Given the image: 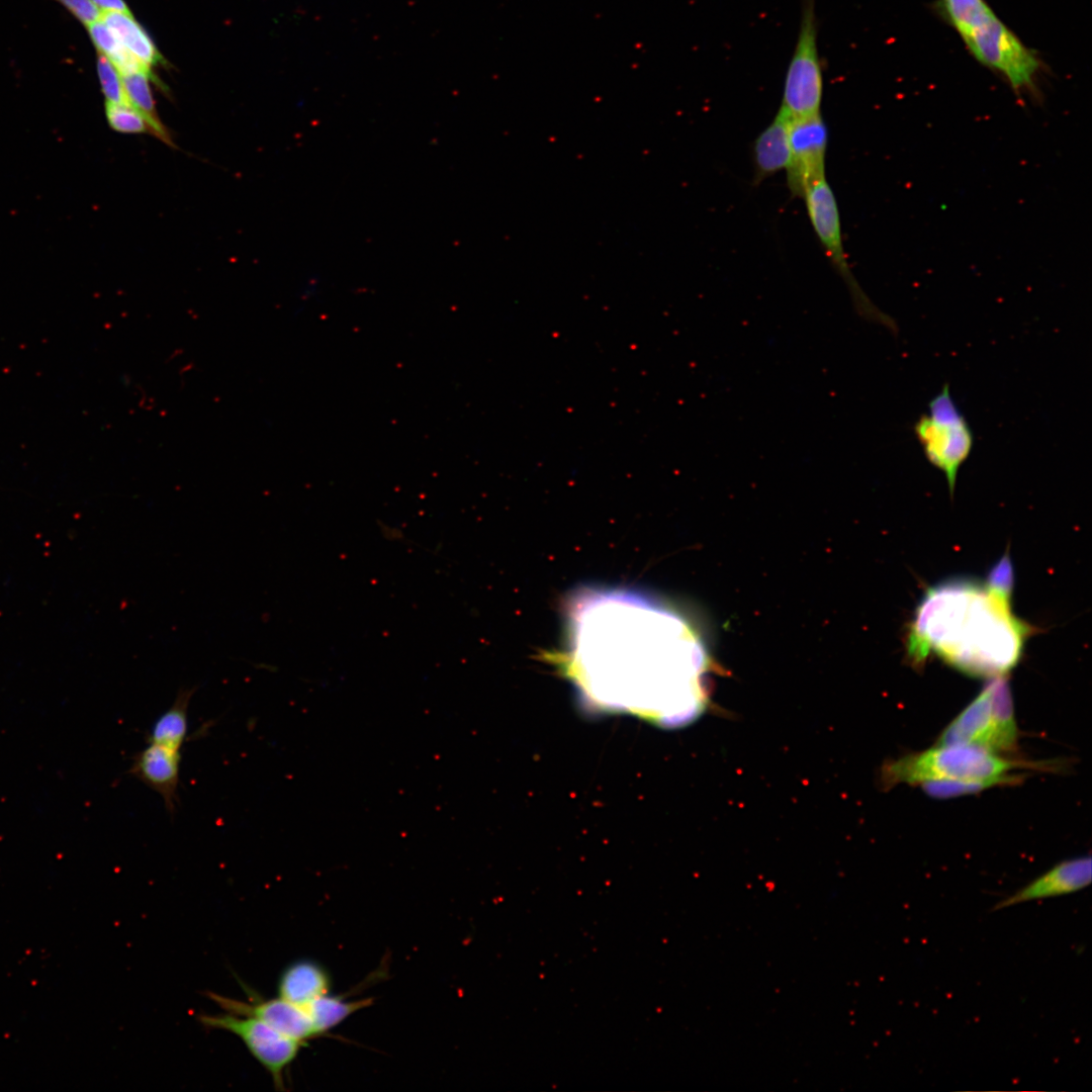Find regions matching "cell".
<instances>
[{
	"label": "cell",
	"mask_w": 1092,
	"mask_h": 1092,
	"mask_svg": "<svg viewBox=\"0 0 1092 1092\" xmlns=\"http://www.w3.org/2000/svg\"><path fill=\"white\" fill-rule=\"evenodd\" d=\"M568 631L565 661L584 693L630 708L654 703L662 713L665 705L670 724L669 713L679 724L710 704L705 648L657 599L627 588H582L571 598Z\"/></svg>",
	"instance_id": "6da1fadb"
},
{
	"label": "cell",
	"mask_w": 1092,
	"mask_h": 1092,
	"mask_svg": "<svg viewBox=\"0 0 1092 1092\" xmlns=\"http://www.w3.org/2000/svg\"><path fill=\"white\" fill-rule=\"evenodd\" d=\"M1010 601L971 580L931 587L915 611L908 657L921 664L935 653L969 674L1004 675L1018 662L1030 633Z\"/></svg>",
	"instance_id": "7a4b0ae2"
},
{
	"label": "cell",
	"mask_w": 1092,
	"mask_h": 1092,
	"mask_svg": "<svg viewBox=\"0 0 1092 1092\" xmlns=\"http://www.w3.org/2000/svg\"><path fill=\"white\" fill-rule=\"evenodd\" d=\"M936 8L962 37L971 55L1001 75L1016 94L1036 91L1039 59L985 0H938Z\"/></svg>",
	"instance_id": "3957f363"
},
{
	"label": "cell",
	"mask_w": 1092,
	"mask_h": 1092,
	"mask_svg": "<svg viewBox=\"0 0 1092 1092\" xmlns=\"http://www.w3.org/2000/svg\"><path fill=\"white\" fill-rule=\"evenodd\" d=\"M1029 763L1002 757L976 744L934 745L927 750L889 761L882 768V783L917 785L927 780L985 781L998 785L1017 782L1014 768Z\"/></svg>",
	"instance_id": "277c9868"
},
{
	"label": "cell",
	"mask_w": 1092,
	"mask_h": 1092,
	"mask_svg": "<svg viewBox=\"0 0 1092 1092\" xmlns=\"http://www.w3.org/2000/svg\"><path fill=\"white\" fill-rule=\"evenodd\" d=\"M927 461L940 470L953 494L960 468L972 453L975 436L946 383L913 427Z\"/></svg>",
	"instance_id": "5b68a950"
},
{
	"label": "cell",
	"mask_w": 1092,
	"mask_h": 1092,
	"mask_svg": "<svg viewBox=\"0 0 1092 1092\" xmlns=\"http://www.w3.org/2000/svg\"><path fill=\"white\" fill-rule=\"evenodd\" d=\"M807 213L812 228L833 267L844 281L853 305L866 320L896 331L891 316L881 311L867 296L855 280L843 249L838 205L826 177L814 182L805 192Z\"/></svg>",
	"instance_id": "8992f818"
},
{
	"label": "cell",
	"mask_w": 1092,
	"mask_h": 1092,
	"mask_svg": "<svg viewBox=\"0 0 1092 1092\" xmlns=\"http://www.w3.org/2000/svg\"><path fill=\"white\" fill-rule=\"evenodd\" d=\"M817 34L815 0H802L800 30L788 67L780 107L791 119L820 113L823 75Z\"/></svg>",
	"instance_id": "52a82bcc"
},
{
	"label": "cell",
	"mask_w": 1092,
	"mask_h": 1092,
	"mask_svg": "<svg viewBox=\"0 0 1092 1092\" xmlns=\"http://www.w3.org/2000/svg\"><path fill=\"white\" fill-rule=\"evenodd\" d=\"M199 1020L209 1028L222 1029L238 1036L250 1054L270 1074L275 1087L283 1088L284 1071L296 1059L303 1043L280 1033L253 1016L225 1012L217 1015H201Z\"/></svg>",
	"instance_id": "ba28073f"
},
{
	"label": "cell",
	"mask_w": 1092,
	"mask_h": 1092,
	"mask_svg": "<svg viewBox=\"0 0 1092 1092\" xmlns=\"http://www.w3.org/2000/svg\"><path fill=\"white\" fill-rule=\"evenodd\" d=\"M789 142L787 185L794 197L803 198L814 182L826 177L828 129L821 114L790 119Z\"/></svg>",
	"instance_id": "9c48e42d"
},
{
	"label": "cell",
	"mask_w": 1092,
	"mask_h": 1092,
	"mask_svg": "<svg viewBox=\"0 0 1092 1092\" xmlns=\"http://www.w3.org/2000/svg\"><path fill=\"white\" fill-rule=\"evenodd\" d=\"M209 997L225 1012L256 1017L280 1033L303 1044L306 1040L317 1036L305 1009L279 996L251 1002L239 1001L217 994H209Z\"/></svg>",
	"instance_id": "30bf717a"
},
{
	"label": "cell",
	"mask_w": 1092,
	"mask_h": 1092,
	"mask_svg": "<svg viewBox=\"0 0 1092 1092\" xmlns=\"http://www.w3.org/2000/svg\"><path fill=\"white\" fill-rule=\"evenodd\" d=\"M1091 876L1092 863L1090 856L1064 860L1026 886L997 902L992 907V910L997 911L1024 902L1080 891L1091 883Z\"/></svg>",
	"instance_id": "8fae6325"
},
{
	"label": "cell",
	"mask_w": 1092,
	"mask_h": 1092,
	"mask_svg": "<svg viewBox=\"0 0 1092 1092\" xmlns=\"http://www.w3.org/2000/svg\"><path fill=\"white\" fill-rule=\"evenodd\" d=\"M180 761L181 751L148 743L133 756L129 767V775L161 796L170 814L174 813L178 801Z\"/></svg>",
	"instance_id": "7c38bea8"
},
{
	"label": "cell",
	"mask_w": 1092,
	"mask_h": 1092,
	"mask_svg": "<svg viewBox=\"0 0 1092 1092\" xmlns=\"http://www.w3.org/2000/svg\"><path fill=\"white\" fill-rule=\"evenodd\" d=\"M993 737L991 692L987 685L942 730L934 745L976 744L992 750Z\"/></svg>",
	"instance_id": "4fadbf2b"
},
{
	"label": "cell",
	"mask_w": 1092,
	"mask_h": 1092,
	"mask_svg": "<svg viewBox=\"0 0 1092 1092\" xmlns=\"http://www.w3.org/2000/svg\"><path fill=\"white\" fill-rule=\"evenodd\" d=\"M790 119L779 109L775 118L754 140L752 145L754 185L788 168L791 160Z\"/></svg>",
	"instance_id": "5bb4252c"
},
{
	"label": "cell",
	"mask_w": 1092,
	"mask_h": 1092,
	"mask_svg": "<svg viewBox=\"0 0 1092 1092\" xmlns=\"http://www.w3.org/2000/svg\"><path fill=\"white\" fill-rule=\"evenodd\" d=\"M331 987V975L324 966L315 961L302 959L289 964L283 970L277 991L279 997L303 1007L315 998L329 994Z\"/></svg>",
	"instance_id": "9a60e30c"
},
{
	"label": "cell",
	"mask_w": 1092,
	"mask_h": 1092,
	"mask_svg": "<svg viewBox=\"0 0 1092 1092\" xmlns=\"http://www.w3.org/2000/svg\"><path fill=\"white\" fill-rule=\"evenodd\" d=\"M994 721L992 750L1010 752L1017 747L1018 730L1008 680L1004 675L992 677L988 682Z\"/></svg>",
	"instance_id": "2e32d148"
},
{
	"label": "cell",
	"mask_w": 1092,
	"mask_h": 1092,
	"mask_svg": "<svg viewBox=\"0 0 1092 1092\" xmlns=\"http://www.w3.org/2000/svg\"><path fill=\"white\" fill-rule=\"evenodd\" d=\"M195 688H181L170 706L154 723L148 743L181 751L188 733V708Z\"/></svg>",
	"instance_id": "e0dca14e"
},
{
	"label": "cell",
	"mask_w": 1092,
	"mask_h": 1092,
	"mask_svg": "<svg viewBox=\"0 0 1092 1092\" xmlns=\"http://www.w3.org/2000/svg\"><path fill=\"white\" fill-rule=\"evenodd\" d=\"M101 20L120 43L145 65L152 68L163 62L157 47L131 13L104 12Z\"/></svg>",
	"instance_id": "ac0fdd59"
},
{
	"label": "cell",
	"mask_w": 1092,
	"mask_h": 1092,
	"mask_svg": "<svg viewBox=\"0 0 1092 1092\" xmlns=\"http://www.w3.org/2000/svg\"><path fill=\"white\" fill-rule=\"evenodd\" d=\"M372 1002L371 998L348 1000L343 996L329 993L315 998L303 1008L318 1036L337 1027L355 1012L369 1007Z\"/></svg>",
	"instance_id": "d6986e66"
},
{
	"label": "cell",
	"mask_w": 1092,
	"mask_h": 1092,
	"mask_svg": "<svg viewBox=\"0 0 1092 1092\" xmlns=\"http://www.w3.org/2000/svg\"><path fill=\"white\" fill-rule=\"evenodd\" d=\"M154 78V75L140 72L122 76V82L129 104L145 117L151 127L152 134L168 146L173 147L172 138L160 120L156 109L150 85V80Z\"/></svg>",
	"instance_id": "ffe728a7"
},
{
	"label": "cell",
	"mask_w": 1092,
	"mask_h": 1092,
	"mask_svg": "<svg viewBox=\"0 0 1092 1092\" xmlns=\"http://www.w3.org/2000/svg\"><path fill=\"white\" fill-rule=\"evenodd\" d=\"M87 27L98 54L107 57L121 76L140 72L153 74L152 68L145 65L124 48L101 19L87 25Z\"/></svg>",
	"instance_id": "44dd1931"
},
{
	"label": "cell",
	"mask_w": 1092,
	"mask_h": 1092,
	"mask_svg": "<svg viewBox=\"0 0 1092 1092\" xmlns=\"http://www.w3.org/2000/svg\"><path fill=\"white\" fill-rule=\"evenodd\" d=\"M105 114L109 126L121 133H152L145 117L131 105L106 102Z\"/></svg>",
	"instance_id": "7402d4cb"
},
{
	"label": "cell",
	"mask_w": 1092,
	"mask_h": 1092,
	"mask_svg": "<svg viewBox=\"0 0 1092 1092\" xmlns=\"http://www.w3.org/2000/svg\"><path fill=\"white\" fill-rule=\"evenodd\" d=\"M924 793L936 799H948L976 794L997 786L985 781L927 780L917 784Z\"/></svg>",
	"instance_id": "603a6c76"
},
{
	"label": "cell",
	"mask_w": 1092,
	"mask_h": 1092,
	"mask_svg": "<svg viewBox=\"0 0 1092 1092\" xmlns=\"http://www.w3.org/2000/svg\"><path fill=\"white\" fill-rule=\"evenodd\" d=\"M97 74L106 102L130 105L124 90L122 76L104 55L98 54Z\"/></svg>",
	"instance_id": "cb8c5ba5"
},
{
	"label": "cell",
	"mask_w": 1092,
	"mask_h": 1092,
	"mask_svg": "<svg viewBox=\"0 0 1092 1092\" xmlns=\"http://www.w3.org/2000/svg\"><path fill=\"white\" fill-rule=\"evenodd\" d=\"M1013 578V566L1007 552L990 570L986 585L995 594L1011 599Z\"/></svg>",
	"instance_id": "d4e9b609"
},
{
	"label": "cell",
	"mask_w": 1092,
	"mask_h": 1092,
	"mask_svg": "<svg viewBox=\"0 0 1092 1092\" xmlns=\"http://www.w3.org/2000/svg\"><path fill=\"white\" fill-rule=\"evenodd\" d=\"M73 16L85 25L102 18L101 10L91 0H58Z\"/></svg>",
	"instance_id": "484cf974"
},
{
	"label": "cell",
	"mask_w": 1092,
	"mask_h": 1092,
	"mask_svg": "<svg viewBox=\"0 0 1092 1092\" xmlns=\"http://www.w3.org/2000/svg\"><path fill=\"white\" fill-rule=\"evenodd\" d=\"M102 13L123 12L131 13L124 0H91Z\"/></svg>",
	"instance_id": "4316f807"
}]
</instances>
